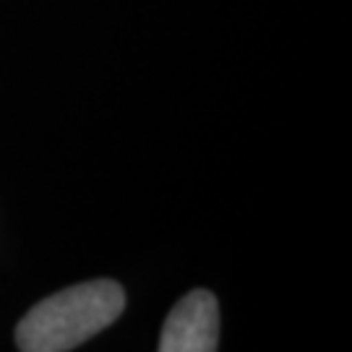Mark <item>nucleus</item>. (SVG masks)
<instances>
[{"mask_svg": "<svg viewBox=\"0 0 352 352\" xmlns=\"http://www.w3.org/2000/svg\"><path fill=\"white\" fill-rule=\"evenodd\" d=\"M123 308L126 292L118 282H81L37 302L16 329V344L24 352L74 350L110 327Z\"/></svg>", "mask_w": 352, "mask_h": 352, "instance_id": "nucleus-1", "label": "nucleus"}, {"mask_svg": "<svg viewBox=\"0 0 352 352\" xmlns=\"http://www.w3.org/2000/svg\"><path fill=\"white\" fill-rule=\"evenodd\" d=\"M219 308L206 289H193L170 311L160 352H214L219 347Z\"/></svg>", "mask_w": 352, "mask_h": 352, "instance_id": "nucleus-2", "label": "nucleus"}]
</instances>
